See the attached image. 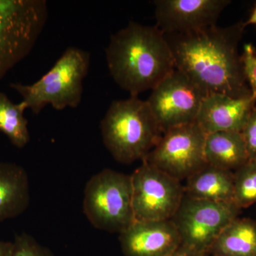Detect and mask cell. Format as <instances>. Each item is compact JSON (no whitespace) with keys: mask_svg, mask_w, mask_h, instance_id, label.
I'll list each match as a JSON object with an SVG mask.
<instances>
[{"mask_svg":"<svg viewBox=\"0 0 256 256\" xmlns=\"http://www.w3.org/2000/svg\"><path fill=\"white\" fill-rule=\"evenodd\" d=\"M244 22H245V25L246 26L248 25H256V6L252 10L249 18Z\"/></svg>","mask_w":256,"mask_h":256,"instance_id":"25","label":"cell"},{"mask_svg":"<svg viewBox=\"0 0 256 256\" xmlns=\"http://www.w3.org/2000/svg\"><path fill=\"white\" fill-rule=\"evenodd\" d=\"M82 208L95 228L122 233L136 220L131 175L110 169L94 175L86 185Z\"/></svg>","mask_w":256,"mask_h":256,"instance_id":"6","label":"cell"},{"mask_svg":"<svg viewBox=\"0 0 256 256\" xmlns=\"http://www.w3.org/2000/svg\"><path fill=\"white\" fill-rule=\"evenodd\" d=\"M90 56L77 47H68L52 68L30 85H10L22 98L26 108L38 114L47 106L56 110L76 108L82 100V84L88 73Z\"/></svg>","mask_w":256,"mask_h":256,"instance_id":"4","label":"cell"},{"mask_svg":"<svg viewBox=\"0 0 256 256\" xmlns=\"http://www.w3.org/2000/svg\"><path fill=\"white\" fill-rule=\"evenodd\" d=\"M229 0H156V26L164 34H181L216 25Z\"/></svg>","mask_w":256,"mask_h":256,"instance_id":"11","label":"cell"},{"mask_svg":"<svg viewBox=\"0 0 256 256\" xmlns=\"http://www.w3.org/2000/svg\"><path fill=\"white\" fill-rule=\"evenodd\" d=\"M186 196L222 203L234 202V172L207 164L186 178Z\"/></svg>","mask_w":256,"mask_h":256,"instance_id":"15","label":"cell"},{"mask_svg":"<svg viewBox=\"0 0 256 256\" xmlns=\"http://www.w3.org/2000/svg\"><path fill=\"white\" fill-rule=\"evenodd\" d=\"M30 202L26 170L16 163L0 162V222L22 214Z\"/></svg>","mask_w":256,"mask_h":256,"instance_id":"14","label":"cell"},{"mask_svg":"<svg viewBox=\"0 0 256 256\" xmlns=\"http://www.w3.org/2000/svg\"><path fill=\"white\" fill-rule=\"evenodd\" d=\"M13 242L0 240V256H12Z\"/></svg>","mask_w":256,"mask_h":256,"instance_id":"24","label":"cell"},{"mask_svg":"<svg viewBox=\"0 0 256 256\" xmlns=\"http://www.w3.org/2000/svg\"><path fill=\"white\" fill-rule=\"evenodd\" d=\"M246 26L238 22L200 31L165 34L174 57L175 68L207 94L234 98L252 96L248 84L239 44Z\"/></svg>","mask_w":256,"mask_h":256,"instance_id":"1","label":"cell"},{"mask_svg":"<svg viewBox=\"0 0 256 256\" xmlns=\"http://www.w3.org/2000/svg\"><path fill=\"white\" fill-rule=\"evenodd\" d=\"M249 161H256V107L242 131Z\"/></svg>","mask_w":256,"mask_h":256,"instance_id":"22","label":"cell"},{"mask_svg":"<svg viewBox=\"0 0 256 256\" xmlns=\"http://www.w3.org/2000/svg\"><path fill=\"white\" fill-rule=\"evenodd\" d=\"M26 109L22 101L14 104L6 94L0 92V132L20 149L30 141L28 120L24 116Z\"/></svg>","mask_w":256,"mask_h":256,"instance_id":"18","label":"cell"},{"mask_svg":"<svg viewBox=\"0 0 256 256\" xmlns=\"http://www.w3.org/2000/svg\"><path fill=\"white\" fill-rule=\"evenodd\" d=\"M252 96L234 98L222 94H210L202 102L196 122L206 134L240 132L256 107Z\"/></svg>","mask_w":256,"mask_h":256,"instance_id":"13","label":"cell"},{"mask_svg":"<svg viewBox=\"0 0 256 256\" xmlns=\"http://www.w3.org/2000/svg\"><path fill=\"white\" fill-rule=\"evenodd\" d=\"M206 136L196 122L171 128L162 134L143 161L178 181L186 180L207 164Z\"/></svg>","mask_w":256,"mask_h":256,"instance_id":"8","label":"cell"},{"mask_svg":"<svg viewBox=\"0 0 256 256\" xmlns=\"http://www.w3.org/2000/svg\"><path fill=\"white\" fill-rule=\"evenodd\" d=\"M100 130L108 150L126 164L146 159L162 134L148 102L138 96L112 101Z\"/></svg>","mask_w":256,"mask_h":256,"instance_id":"3","label":"cell"},{"mask_svg":"<svg viewBox=\"0 0 256 256\" xmlns=\"http://www.w3.org/2000/svg\"><path fill=\"white\" fill-rule=\"evenodd\" d=\"M208 254L197 252L190 248L181 245L170 256H208Z\"/></svg>","mask_w":256,"mask_h":256,"instance_id":"23","label":"cell"},{"mask_svg":"<svg viewBox=\"0 0 256 256\" xmlns=\"http://www.w3.org/2000/svg\"></svg>","mask_w":256,"mask_h":256,"instance_id":"26","label":"cell"},{"mask_svg":"<svg viewBox=\"0 0 256 256\" xmlns=\"http://www.w3.org/2000/svg\"><path fill=\"white\" fill-rule=\"evenodd\" d=\"M12 256H56L50 249L40 244L30 234H16Z\"/></svg>","mask_w":256,"mask_h":256,"instance_id":"20","label":"cell"},{"mask_svg":"<svg viewBox=\"0 0 256 256\" xmlns=\"http://www.w3.org/2000/svg\"><path fill=\"white\" fill-rule=\"evenodd\" d=\"M204 153L207 164L233 172L249 161L242 132L235 131L206 134Z\"/></svg>","mask_w":256,"mask_h":256,"instance_id":"16","label":"cell"},{"mask_svg":"<svg viewBox=\"0 0 256 256\" xmlns=\"http://www.w3.org/2000/svg\"><path fill=\"white\" fill-rule=\"evenodd\" d=\"M136 220H170L184 196L181 182L146 162L131 174Z\"/></svg>","mask_w":256,"mask_h":256,"instance_id":"9","label":"cell"},{"mask_svg":"<svg viewBox=\"0 0 256 256\" xmlns=\"http://www.w3.org/2000/svg\"><path fill=\"white\" fill-rule=\"evenodd\" d=\"M234 202L240 210L256 204V161L234 172Z\"/></svg>","mask_w":256,"mask_h":256,"instance_id":"19","label":"cell"},{"mask_svg":"<svg viewBox=\"0 0 256 256\" xmlns=\"http://www.w3.org/2000/svg\"><path fill=\"white\" fill-rule=\"evenodd\" d=\"M106 56L111 77L130 96L152 90L176 69L165 34L156 25L130 22L111 36Z\"/></svg>","mask_w":256,"mask_h":256,"instance_id":"2","label":"cell"},{"mask_svg":"<svg viewBox=\"0 0 256 256\" xmlns=\"http://www.w3.org/2000/svg\"><path fill=\"white\" fill-rule=\"evenodd\" d=\"M119 242L124 256H170L181 246L171 220H134L120 234Z\"/></svg>","mask_w":256,"mask_h":256,"instance_id":"12","label":"cell"},{"mask_svg":"<svg viewBox=\"0 0 256 256\" xmlns=\"http://www.w3.org/2000/svg\"><path fill=\"white\" fill-rule=\"evenodd\" d=\"M47 18L46 0H0V80L30 54Z\"/></svg>","mask_w":256,"mask_h":256,"instance_id":"5","label":"cell"},{"mask_svg":"<svg viewBox=\"0 0 256 256\" xmlns=\"http://www.w3.org/2000/svg\"><path fill=\"white\" fill-rule=\"evenodd\" d=\"M214 256H256V222L248 218L232 220L210 247Z\"/></svg>","mask_w":256,"mask_h":256,"instance_id":"17","label":"cell"},{"mask_svg":"<svg viewBox=\"0 0 256 256\" xmlns=\"http://www.w3.org/2000/svg\"><path fill=\"white\" fill-rule=\"evenodd\" d=\"M240 212L234 203L198 200L184 194L171 220L178 230L181 245L208 254L222 230Z\"/></svg>","mask_w":256,"mask_h":256,"instance_id":"7","label":"cell"},{"mask_svg":"<svg viewBox=\"0 0 256 256\" xmlns=\"http://www.w3.org/2000/svg\"><path fill=\"white\" fill-rule=\"evenodd\" d=\"M242 57L244 74L252 97L256 100V48L252 43L244 44Z\"/></svg>","mask_w":256,"mask_h":256,"instance_id":"21","label":"cell"},{"mask_svg":"<svg viewBox=\"0 0 256 256\" xmlns=\"http://www.w3.org/2000/svg\"><path fill=\"white\" fill-rule=\"evenodd\" d=\"M206 94L186 76L175 69L152 90L146 102L160 130L193 124Z\"/></svg>","mask_w":256,"mask_h":256,"instance_id":"10","label":"cell"}]
</instances>
